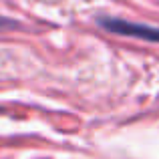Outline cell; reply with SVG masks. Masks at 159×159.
I'll use <instances>...</instances> for the list:
<instances>
[{"label": "cell", "instance_id": "cell-1", "mask_svg": "<svg viewBox=\"0 0 159 159\" xmlns=\"http://www.w3.org/2000/svg\"><path fill=\"white\" fill-rule=\"evenodd\" d=\"M99 24L105 30L113 32V34L141 39V40H147V43H159V28L157 26L129 22V20H123V18H99Z\"/></svg>", "mask_w": 159, "mask_h": 159}]
</instances>
